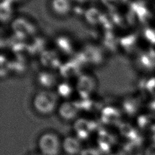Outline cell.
<instances>
[{"label": "cell", "mask_w": 155, "mask_h": 155, "mask_svg": "<svg viewBox=\"0 0 155 155\" xmlns=\"http://www.w3.org/2000/svg\"><path fill=\"white\" fill-rule=\"evenodd\" d=\"M38 145L42 155H58L62 143L56 134L45 133L39 137Z\"/></svg>", "instance_id": "6da1fadb"}, {"label": "cell", "mask_w": 155, "mask_h": 155, "mask_svg": "<svg viewBox=\"0 0 155 155\" xmlns=\"http://www.w3.org/2000/svg\"><path fill=\"white\" fill-rule=\"evenodd\" d=\"M33 106L39 113L49 114L56 108V98L50 93H39L34 97Z\"/></svg>", "instance_id": "7a4b0ae2"}, {"label": "cell", "mask_w": 155, "mask_h": 155, "mask_svg": "<svg viewBox=\"0 0 155 155\" xmlns=\"http://www.w3.org/2000/svg\"><path fill=\"white\" fill-rule=\"evenodd\" d=\"M132 10L138 21L142 24L148 23L152 18L151 10L143 2H134L132 5Z\"/></svg>", "instance_id": "3957f363"}, {"label": "cell", "mask_w": 155, "mask_h": 155, "mask_svg": "<svg viewBox=\"0 0 155 155\" xmlns=\"http://www.w3.org/2000/svg\"><path fill=\"white\" fill-rule=\"evenodd\" d=\"M140 67L145 70L151 71L155 69V51L150 50L142 53L138 59Z\"/></svg>", "instance_id": "277c9868"}, {"label": "cell", "mask_w": 155, "mask_h": 155, "mask_svg": "<svg viewBox=\"0 0 155 155\" xmlns=\"http://www.w3.org/2000/svg\"><path fill=\"white\" fill-rule=\"evenodd\" d=\"M52 10L58 15H67L71 10V4L69 0H51Z\"/></svg>", "instance_id": "5b68a950"}, {"label": "cell", "mask_w": 155, "mask_h": 155, "mask_svg": "<svg viewBox=\"0 0 155 155\" xmlns=\"http://www.w3.org/2000/svg\"><path fill=\"white\" fill-rule=\"evenodd\" d=\"M62 146L65 152L73 155L77 154L81 148V145L78 140L72 137H67L64 140Z\"/></svg>", "instance_id": "8992f818"}, {"label": "cell", "mask_w": 155, "mask_h": 155, "mask_svg": "<svg viewBox=\"0 0 155 155\" xmlns=\"http://www.w3.org/2000/svg\"><path fill=\"white\" fill-rule=\"evenodd\" d=\"M78 113L77 108L70 103H64L59 108V114L65 119L73 118Z\"/></svg>", "instance_id": "52a82bcc"}, {"label": "cell", "mask_w": 155, "mask_h": 155, "mask_svg": "<svg viewBox=\"0 0 155 155\" xmlns=\"http://www.w3.org/2000/svg\"><path fill=\"white\" fill-rule=\"evenodd\" d=\"M144 39L153 47L155 46V27H147L143 31Z\"/></svg>", "instance_id": "ba28073f"}, {"label": "cell", "mask_w": 155, "mask_h": 155, "mask_svg": "<svg viewBox=\"0 0 155 155\" xmlns=\"http://www.w3.org/2000/svg\"><path fill=\"white\" fill-rule=\"evenodd\" d=\"M145 88L151 94L155 95V77L148 79L145 82Z\"/></svg>", "instance_id": "9c48e42d"}, {"label": "cell", "mask_w": 155, "mask_h": 155, "mask_svg": "<svg viewBox=\"0 0 155 155\" xmlns=\"http://www.w3.org/2000/svg\"><path fill=\"white\" fill-rule=\"evenodd\" d=\"M59 91L61 94L62 96H67L70 93V87L67 85H62L59 88Z\"/></svg>", "instance_id": "30bf717a"}, {"label": "cell", "mask_w": 155, "mask_h": 155, "mask_svg": "<svg viewBox=\"0 0 155 155\" xmlns=\"http://www.w3.org/2000/svg\"><path fill=\"white\" fill-rule=\"evenodd\" d=\"M74 1H78V2H84L86 0H74Z\"/></svg>", "instance_id": "8fae6325"}, {"label": "cell", "mask_w": 155, "mask_h": 155, "mask_svg": "<svg viewBox=\"0 0 155 155\" xmlns=\"http://www.w3.org/2000/svg\"><path fill=\"white\" fill-rule=\"evenodd\" d=\"M32 155H42L41 154H32Z\"/></svg>", "instance_id": "7c38bea8"}, {"label": "cell", "mask_w": 155, "mask_h": 155, "mask_svg": "<svg viewBox=\"0 0 155 155\" xmlns=\"http://www.w3.org/2000/svg\"><path fill=\"white\" fill-rule=\"evenodd\" d=\"M154 51H155V46H154V47H153V48H152Z\"/></svg>", "instance_id": "4fadbf2b"}]
</instances>
